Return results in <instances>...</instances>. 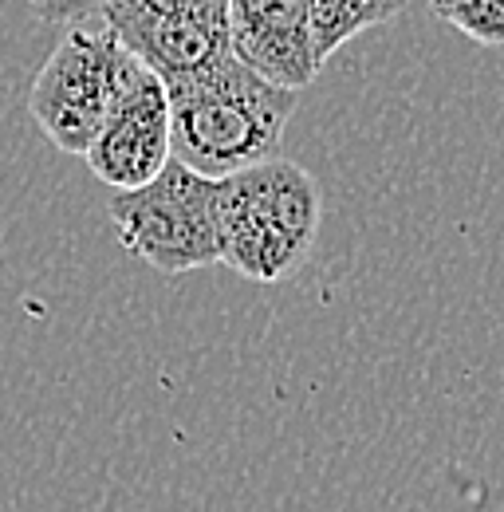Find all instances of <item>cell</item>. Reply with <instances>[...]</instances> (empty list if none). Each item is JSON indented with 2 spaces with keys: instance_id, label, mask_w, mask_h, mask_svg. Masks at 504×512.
<instances>
[{
  "instance_id": "7",
  "label": "cell",
  "mask_w": 504,
  "mask_h": 512,
  "mask_svg": "<svg viewBox=\"0 0 504 512\" xmlns=\"http://www.w3.org/2000/svg\"><path fill=\"white\" fill-rule=\"evenodd\" d=\"M229 52L276 87H312L319 60L308 0H229Z\"/></svg>"
},
{
  "instance_id": "9",
  "label": "cell",
  "mask_w": 504,
  "mask_h": 512,
  "mask_svg": "<svg viewBox=\"0 0 504 512\" xmlns=\"http://www.w3.org/2000/svg\"><path fill=\"white\" fill-rule=\"evenodd\" d=\"M430 8L438 20L477 44H504V0H430Z\"/></svg>"
},
{
  "instance_id": "3",
  "label": "cell",
  "mask_w": 504,
  "mask_h": 512,
  "mask_svg": "<svg viewBox=\"0 0 504 512\" xmlns=\"http://www.w3.org/2000/svg\"><path fill=\"white\" fill-rule=\"evenodd\" d=\"M123 249L166 276L221 264L217 178L170 158L158 178L138 190L111 193L107 205Z\"/></svg>"
},
{
  "instance_id": "2",
  "label": "cell",
  "mask_w": 504,
  "mask_h": 512,
  "mask_svg": "<svg viewBox=\"0 0 504 512\" xmlns=\"http://www.w3.org/2000/svg\"><path fill=\"white\" fill-rule=\"evenodd\" d=\"M319 225V182L288 158H268L217 178L221 264L252 284L288 280L312 256Z\"/></svg>"
},
{
  "instance_id": "6",
  "label": "cell",
  "mask_w": 504,
  "mask_h": 512,
  "mask_svg": "<svg viewBox=\"0 0 504 512\" xmlns=\"http://www.w3.org/2000/svg\"><path fill=\"white\" fill-rule=\"evenodd\" d=\"M91 174L111 190H138L174 158L170 142V91L166 83L126 56L119 91L107 107V119L87 146Z\"/></svg>"
},
{
  "instance_id": "1",
  "label": "cell",
  "mask_w": 504,
  "mask_h": 512,
  "mask_svg": "<svg viewBox=\"0 0 504 512\" xmlns=\"http://www.w3.org/2000/svg\"><path fill=\"white\" fill-rule=\"evenodd\" d=\"M166 91L174 158L205 178H229L245 166L280 158L284 130L304 95L268 83L233 52Z\"/></svg>"
},
{
  "instance_id": "10",
  "label": "cell",
  "mask_w": 504,
  "mask_h": 512,
  "mask_svg": "<svg viewBox=\"0 0 504 512\" xmlns=\"http://www.w3.org/2000/svg\"><path fill=\"white\" fill-rule=\"evenodd\" d=\"M48 24H83L107 8V0H24Z\"/></svg>"
},
{
  "instance_id": "8",
  "label": "cell",
  "mask_w": 504,
  "mask_h": 512,
  "mask_svg": "<svg viewBox=\"0 0 504 512\" xmlns=\"http://www.w3.org/2000/svg\"><path fill=\"white\" fill-rule=\"evenodd\" d=\"M414 0H308L312 12V48L319 67L327 64L343 44L371 32L378 24L406 12Z\"/></svg>"
},
{
  "instance_id": "4",
  "label": "cell",
  "mask_w": 504,
  "mask_h": 512,
  "mask_svg": "<svg viewBox=\"0 0 504 512\" xmlns=\"http://www.w3.org/2000/svg\"><path fill=\"white\" fill-rule=\"evenodd\" d=\"M123 67V44L107 28H87V20L67 24L28 91V115L56 150L75 158L87 154L119 91Z\"/></svg>"
},
{
  "instance_id": "5",
  "label": "cell",
  "mask_w": 504,
  "mask_h": 512,
  "mask_svg": "<svg viewBox=\"0 0 504 512\" xmlns=\"http://www.w3.org/2000/svg\"><path fill=\"white\" fill-rule=\"evenodd\" d=\"M99 16L166 87L229 56V0H107Z\"/></svg>"
}]
</instances>
